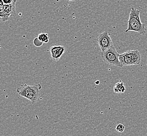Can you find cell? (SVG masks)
<instances>
[{
	"mask_svg": "<svg viewBox=\"0 0 147 136\" xmlns=\"http://www.w3.org/2000/svg\"><path fill=\"white\" fill-rule=\"evenodd\" d=\"M140 13L139 10L134 7L131 9L128 20L127 29L125 31L126 33L132 31L138 33L141 35L145 34L146 31L145 24L141 21Z\"/></svg>",
	"mask_w": 147,
	"mask_h": 136,
	"instance_id": "6da1fadb",
	"label": "cell"
},
{
	"mask_svg": "<svg viewBox=\"0 0 147 136\" xmlns=\"http://www.w3.org/2000/svg\"><path fill=\"white\" fill-rule=\"evenodd\" d=\"M42 88L40 84L36 85H21L16 90V92L21 97L28 99L32 103L37 102L39 98V92Z\"/></svg>",
	"mask_w": 147,
	"mask_h": 136,
	"instance_id": "7a4b0ae2",
	"label": "cell"
},
{
	"mask_svg": "<svg viewBox=\"0 0 147 136\" xmlns=\"http://www.w3.org/2000/svg\"><path fill=\"white\" fill-rule=\"evenodd\" d=\"M119 59L123 66L138 65L141 63L142 56L138 50H130L119 54Z\"/></svg>",
	"mask_w": 147,
	"mask_h": 136,
	"instance_id": "3957f363",
	"label": "cell"
},
{
	"mask_svg": "<svg viewBox=\"0 0 147 136\" xmlns=\"http://www.w3.org/2000/svg\"><path fill=\"white\" fill-rule=\"evenodd\" d=\"M119 54L116 51V48L114 46L101 52L102 60L105 63L109 65L122 68L123 66L119 61Z\"/></svg>",
	"mask_w": 147,
	"mask_h": 136,
	"instance_id": "277c9868",
	"label": "cell"
},
{
	"mask_svg": "<svg viewBox=\"0 0 147 136\" xmlns=\"http://www.w3.org/2000/svg\"><path fill=\"white\" fill-rule=\"evenodd\" d=\"M96 41L101 51H104L113 45V41L108 31H103L100 34Z\"/></svg>",
	"mask_w": 147,
	"mask_h": 136,
	"instance_id": "5b68a950",
	"label": "cell"
},
{
	"mask_svg": "<svg viewBox=\"0 0 147 136\" xmlns=\"http://www.w3.org/2000/svg\"><path fill=\"white\" fill-rule=\"evenodd\" d=\"M50 51L52 59L55 61H58L64 54L65 48L63 46H53L50 47Z\"/></svg>",
	"mask_w": 147,
	"mask_h": 136,
	"instance_id": "8992f818",
	"label": "cell"
},
{
	"mask_svg": "<svg viewBox=\"0 0 147 136\" xmlns=\"http://www.w3.org/2000/svg\"><path fill=\"white\" fill-rule=\"evenodd\" d=\"M16 2V0L14 2L10 4H4L2 6H0L1 9L4 10L5 11L11 15H13L15 12V4Z\"/></svg>",
	"mask_w": 147,
	"mask_h": 136,
	"instance_id": "52a82bcc",
	"label": "cell"
},
{
	"mask_svg": "<svg viewBox=\"0 0 147 136\" xmlns=\"http://www.w3.org/2000/svg\"><path fill=\"white\" fill-rule=\"evenodd\" d=\"M126 90V86L124 83L120 81L117 83L114 87V92L116 93H122Z\"/></svg>",
	"mask_w": 147,
	"mask_h": 136,
	"instance_id": "ba28073f",
	"label": "cell"
},
{
	"mask_svg": "<svg viewBox=\"0 0 147 136\" xmlns=\"http://www.w3.org/2000/svg\"><path fill=\"white\" fill-rule=\"evenodd\" d=\"M38 38L43 43H48L49 41V37L47 33H40L38 36Z\"/></svg>",
	"mask_w": 147,
	"mask_h": 136,
	"instance_id": "9c48e42d",
	"label": "cell"
},
{
	"mask_svg": "<svg viewBox=\"0 0 147 136\" xmlns=\"http://www.w3.org/2000/svg\"><path fill=\"white\" fill-rule=\"evenodd\" d=\"M0 16H1V20H2V21L5 22L6 20H9V17H10L11 15L9 14L8 13L5 11L4 10L1 9Z\"/></svg>",
	"mask_w": 147,
	"mask_h": 136,
	"instance_id": "30bf717a",
	"label": "cell"
},
{
	"mask_svg": "<svg viewBox=\"0 0 147 136\" xmlns=\"http://www.w3.org/2000/svg\"><path fill=\"white\" fill-rule=\"evenodd\" d=\"M115 129H116V131L119 133H123L125 131V127L124 125H123L122 124H119L116 126Z\"/></svg>",
	"mask_w": 147,
	"mask_h": 136,
	"instance_id": "8fae6325",
	"label": "cell"
},
{
	"mask_svg": "<svg viewBox=\"0 0 147 136\" xmlns=\"http://www.w3.org/2000/svg\"><path fill=\"white\" fill-rule=\"evenodd\" d=\"M34 45L37 47H40L41 46H42L43 43L40 41L39 39L38 38V37L36 38L34 40Z\"/></svg>",
	"mask_w": 147,
	"mask_h": 136,
	"instance_id": "7c38bea8",
	"label": "cell"
},
{
	"mask_svg": "<svg viewBox=\"0 0 147 136\" xmlns=\"http://www.w3.org/2000/svg\"><path fill=\"white\" fill-rule=\"evenodd\" d=\"M3 2L4 4H10L11 3L14 2L16 0H1Z\"/></svg>",
	"mask_w": 147,
	"mask_h": 136,
	"instance_id": "4fadbf2b",
	"label": "cell"
},
{
	"mask_svg": "<svg viewBox=\"0 0 147 136\" xmlns=\"http://www.w3.org/2000/svg\"><path fill=\"white\" fill-rule=\"evenodd\" d=\"M99 83H100V81L98 80V81H96L95 82V84H99Z\"/></svg>",
	"mask_w": 147,
	"mask_h": 136,
	"instance_id": "5bb4252c",
	"label": "cell"
},
{
	"mask_svg": "<svg viewBox=\"0 0 147 136\" xmlns=\"http://www.w3.org/2000/svg\"><path fill=\"white\" fill-rule=\"evenodd\" d=\"M68 1H74V0H68Z\"/></svg>",
	"mask_w": 147,
	"mask_h": 136,
	"instance_id": "9a60e30c",
	"label": "cell"
}]
</instances>
